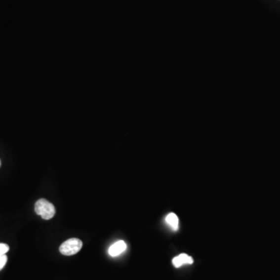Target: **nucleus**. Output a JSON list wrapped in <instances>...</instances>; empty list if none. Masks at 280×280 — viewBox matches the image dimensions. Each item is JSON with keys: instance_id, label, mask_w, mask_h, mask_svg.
Listing matches in <instances>:
<instances>
[{"instance_id": "1", "label": "nucleus", "mask_w": 280, "mask_h": 280, "mask_svg": "<svg viewBox=\"0 0 280 280\" xmlns=\"http://www.w3.org/2000/svg\"><path fill=\"white\" fill-rule=\"evenodd\" d=\"M35 210L38 215L46 220H51L55 215V208L53 204L44 199H40L37 201L35 203Z\"/></svg>"}, {"instance_id": "2", "label": "nucleus", "mask_w": 280, "mask_h": 280, "mask_svg": "<svg viewBox=\"0 0 280 280\" xmlns=\"http://www.w3.org/2000/svg\"><path fill=\"white\" fill-rule=\"evenodd\" d=\"M82 247V242L78 238H71L62 243L59 247V251L66 256L76 255L80 251Z\"/></svg>"}, {"instance_id": "3", "label": "nucleus", "mask_w": 280, "mask_h": 280, "mask_svg": "<svg viewBox=\"0 0 280 280\" xmlns=\"http://www.w3.org/2000/svg\"><path fill=\"white\" fill-rule=\"evenodd\" d=\"M126 247L125 242L123 240H119L109 247L108 253L111 256L116 257L124 252L126 250Z\"/></svg>"}, {"instance_id": "4", "label": "nucleus", "mask_w": 280, "mask_h": 280, "mask_svg": "<svg viewBox=\"0 0 280 280\" xmlns=\"http://www.w3.org/2000/svg\"><path fill=\"white\" fill-rule=\"evenodd\" d=\"M193 258L186 254H181L175 257L172 260L173 265L176 268H179L184 265H192L193 263Z\"/></svg>"}, {"instance_id": "5", "label": "nucleus", "mask_w": 280, "mask_h": 280, "mask_svg": "<svg viewBox=\"0 0 280 280\" xmlns=\"http://www.w3.org/2000/svg\"><path fill=\"white\" fill-rule=\"evenodd\" d=\"M166 222L174 231H177L178 229L179 220H178V217L177 216V215L174 214L173 212L167 215V217H166Z\"/></svg>"}, {"instance_id": "6", "label": "nucleus", "mask_w": 280, "mask_h": 280, "mask_svg": "<svg viewBox=\"0 0 280 280\" xmlns=\"http://www.w3.org/2000/svg\"><path fill=\"white\" fill-rule=\"evenodd\" d=\"M9 247L6 243H0V255H6L9 251Z\"/></svg>"}, {"instance_id": "7", "label": "nucleus", "mask_w": 280, "mask_h": 280, "mask_svg": "<svg viewBox=\"0 0 280 280\" xmlns=\"http://www.w3.org/2000/svg\"><path fill=\"white\" fill-rule=\"evenodd\" d=\"M7 262V256L6 255H0V271L6 266Z\"/></svg>"}, {"instance_id": "8", "label": "nucleus", "mask_w": 280, "mask_h": 280, "mask_svg": "<svg viewBox=\"0 0 280 280\" xmlns=\"http://www.w3.org/2000/svg\"><path fill=\"white\" fill-rule=\"evenodd\" d=\"M0 166H1V160H0Z\"/></svg>"}]
</instances>
